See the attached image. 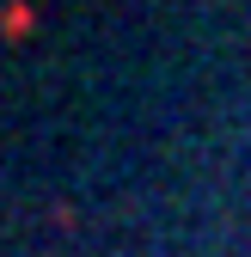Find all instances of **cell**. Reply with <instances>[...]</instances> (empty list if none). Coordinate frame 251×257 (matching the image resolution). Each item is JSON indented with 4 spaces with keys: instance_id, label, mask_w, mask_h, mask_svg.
<instances>
[{
    "instance_id": "6da1fadb",
    "label": "cell",
    "mask_w": 251,
    "mask_h": 257,
    "mask_svg": "<svg viewBox=\"0 0 251 257\" xmlns=\"http://www.w3.org/2000/svg\"><path fill=\"white\" fill-rule=\"evenodd\" d=\"M0 31H7V37H25L31 31V7L25 0H7V7H0Z\"/></svg>"
}]
</instances>
